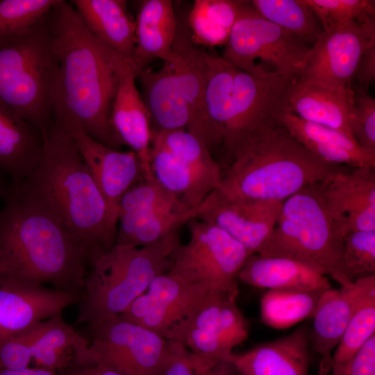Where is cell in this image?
<instances>
[{"instance_id":"6da1fadb","label":"cell","mask_w":375,"mask_h":375,"mask_svg":"<svg viewBox=\"0 0 375 375\" xmlns=\"http://www.w3.org/2000/svg\"><path fill=\"white\" fill-rule=\"evenodd\" d=\"M59 62L53 123L76 126L103 145L121 150L111 124L118 86L117 52L92 35L71 3L57 0L47 13Z\"/></svg>"},{"instance_id":"7a4b0ae2","label":"cell","mask_w":375,"mask_h":375,"mask_svg":"<svg viewBox=\"0 0 375 375\" xmlns=\"http://www.w3.org/2000/svg\"><path fill=\"white\" fill-rule=\"evenodd\" d=\"M43 137L35 169L23 181L12 183L62 224L92 264L115 244L106 201L71 133L53 124Z\"/></svg>"},{"instance_id":"3957f363","label":"cell","mask_w":375,"mask_h":375,"mask_svg":"<svg viewBox=\"0 0 375 375\" xmlns=\"http://www.w3.org/2000/svg\"><path fill=\"white\" fill-rule=\"evenodd\" d=\"M2 199L0 283H47L81 297L89 262L83 250L56 218L12 182Z\"/></svg>"},{"instance_id":"277c9868","label":"cell","mask_w":375,"mask_h":375,"mask_svg":"<svg viewBox=\"0 0 375 375\" xmlns=\"http://www.w3.org/2000/svg\"><path fill=\"white\" fill-rule=\"evenodd\" d=\"M340 171L342 165L319 160L280 124L260 133L222 170L215 192L217 201L283 202Z\"/></svg>"},{"instance_id":"5b68a950","label":"cell","mask_w":375,"mask_h":375,"mask_svg":"<svg viewBox=\"0 0 375 375\" xmlns=\"http://www.w3.org/2000/svg\"><path fill=\"white\" fill-rule=\"evenodd\" d=\"M47 13L24 31L0 36V108L43 136L53 124L59 74Z\"/></svg>"},{"instance_id":"8992f818","label":"cell","mask_w":375,"mask_h":375,"mask_svg":"<svg viewBox=\"0 0 375 375\" xmlns=\"http://www.w3.org/2000/svg\"><path fill=\"white\" fill-rule=\"evenodd\" d=\"M178 233L149 247L115 244L92 262L81 294L77 323L88 326L121 315L157 276L166 273Z\"/></svg>"},{"instance_id":"52a82bcc","label":"cell","mask_w":375,"mask_h":375,"mask_svg":"<svg viewBox=\"0 0 375 375\" xmlns=\"http://www.w3.org/2000/svg\"><path fill=\"white\" fill-rule=\"evenodd\" d=\"M318 183L282 202L275 227L258 254L297 260L349 287L353 283L344 267L343 237L326 209Z\"/></svg>"},{"instance_id":"ba28073f","label":"cell","mask_w":375,"mask_h":375,"mask_svg":"<svg viewBox=\"0 0 375 375\" xmlns=\"http://www.w3.org/2000/svg\"><path fill=\"white\" fill-rule=\"evenodd\" d=\"M208 53L194 45L187 25L178 24L168 59L158 70L138 74L152 129L188 131L194 124L203 103Z\"/></svg>"},{"instance_id":"9c48e42d","label":"cell","mask_w":375,"mask_h":375,"mask_svg":"<svg viewBox=\"0 0 375 375\" xmlns=\"http://www.w3.org/2000/svg\"><path fill=\"white\" fill-rule=\"evenodd\" d=\"M295 76H260L234 66L212 155L228 166L260 133L281 124Z\"/></svg>"},{"instance_id":"30bf717a","label":"cell","mask_w":375,"mask_h":375,"mask_svg":"<svg viewBox=\"0 0 375 375\" xmlns=\"http://www.w3.org/2000/svg\"><path fill=\"white\" fill-rule=\"evenodd\" d=\"M311 47L253 8L233 26L221 57L254 75L299 78Z\"/></svg>"},{"instance_id":"8fae6325","label":"cell","mask_w":375,"mask_h":375,"mask_svg":"<svg viewBox=\"0 0 375 375\" xmlns=\"http://www.w3.org/2000/svg\"><path fill=\"white\" fill-rule=\"evenodd\" d=\"M189 222L190 240L174 250L167 273L187 283L238 294V274L249 256L247 250L210 222Z\"/></svg>"},{"instance_id":"7c38bea8","label":"cell","mask_w":375,"mask_h":375,"mask_svg":"<svg viewBox=\"0 0 375 375\" xmlns=\"http://www.w3.org/2000/svg\"><path fill=\"white\" fill-rule=\"evenodd\" d=\"M238 294L211 290L165 339L210 363L223 360L245 341L249 324L237 303Z\"/></svg>"},{"instance_id":"4fadbf2b","label":"cell","mask_w":375,"mask_h":375,"mask_svg":"<svg viewBox=\"0 0 375 375\" xmlns=\"http://www.w3.org/2000/svg\"><path fill=\"white\" fill-rule=\"evenodd\" d=\"M88 327V365H101L124 375H162L170 356L169 341L162 336L121 315Z\"/></svg>"},{"instance_id":"5bb4252c","label":"cell","mask_w":375,"mask_h":375,"mask_svg":"<svg viewBox=\"0 0 375 375\" xmlns=\"http://www.w3.org/2000/svg\"><path fill=\"white\" fill-rule=\"evenodd\" d=\"M374 43L375 17L324 31L308 52L298 79L351 88L363 52Z\"/></svg>"},{"instance_id":"9a60e30c","label":"cell","mask_w":375,"mask_h":375,"mask_svg":"<svg viewBox=\"0 0 375 375\" xmlns=\"http://www.w3.org/2000/svg\"><path fill=\"white\" fill-rule=\"evenodd\" d=\"M64 128L74 138L106 201L108 229L115 240L120 200L131 186L144 179L140 161L132 150L122 151L109 148L76 126Z\"/></svg>"},{"instance_id":"2e32d148","label":"cell","mask_w":375,"mask_h":375,"mask_svg":"<svg viewBox=\"0 0 375 375\" xmlns=\"http://www.w3.org/2000/svg\"><path fill=\"white\" fill-rule=\"evenodd\" d=\"M374 169L355 167L318 183L326 209L343 238L353 232L375 231Z\"/></svg>"},{"instance_id":"e0dca14e","label":"cell","mask_w":375,"mask_h":375,"mask_svg":"<svg viewBox=\"0 0 375 375\" xmlns=\"http://www.w3.org/2000/svg\"><path fill=\"white\" fill-rule=\"evenodd\" d=\"M212 290L205 284H190L164 273L121 315L165 338Z\"/></svg>"},{"instance_id":"ac0fdd59","label":"cell","mask_w":375,"mask_h":375,"mask_svg":"<svg viewBox=\"0 0 375 375\" xmlns=\"http://www.w3.org/2000/svg\"><path fill=\"white\" fill-rule=\"evenodd\" d=\"M116 65L119 81L111 110V124L123 145L137 154L144 178L153 179L150 166L151 115L136 86L137 75L131 62L117 53Z\"/></svg>"},{"instance_id":"d6986e66","label":"cell","mask_w":375,"mask_h":375,"mask_svg":"<svg viewBox=\"0 0 375 375\" xmlns=\"http://www.w3.org/2000/svg\"><path fill=\"white\" fill-rule=\"evenodd\" d=\"M80 297L44 285L19 283H0V342L51 317Z\"/></svg>"},{"instance_id":"ffe728a7","label":"cell","mask_w":375,"mask_h":375,"mask_svg":"<svg viewBox=\"0 0 375 375\" xmlns=\"http://www.w3.org/2000/svg\"><path fill=\"white\" fill-rule=\"evenodd\" d=\"M307 325L242 353L231 352L230 362L238 375H308L310 364Z\"/></svg>"},{"instance_id":"44dd1931","label":"cell","mask_w":375,"mask_h":375,"mask_svg":"<svg viewBox=\"0 0 375 375\" xmlns=\"http://www.w3.org/2000/svg\"><path fill=\"white\" fill-rule=\"evenodd\" d=\"M281 204V201L254 199L217 201L199 218L225 231L250 256L258 253L269 238Z\"/></svg>"},{"instance_id":"7402d4cb","label":"cell","mask_w":375,"mask_h":375,"mask_svg":"<svg viewBox=\"0 0 375 375\" xmlns=\"http://www.w3.org/2000/svg\"><path fill=\"white\" fill-rule=\"evenodd\" d=\"M353 99L352 88L326 86L301 81L298 78L287 92L290 112L306 121L338 130L351 138L350 120Z\"/></svg>"},{"instance_id":"603a6c76","label":"cell","mask_w":375,"mask_h":375,"mask_svg":"<svg viewBox=\"0 0 375 375\" xmlns=\"http://www.w3.org/2000/svg\"><path fill=\"white\" fill-rule=\"evenodd\" d=\"M360 293L356 281L349 287L325 290L312 317L309 340L319 356V375H328L333 352L340 344L353 314Z\"/></svg>"},{"instance_id":"cb8c5ba5","label":"cell","mask_w":375,"mask_h":375,"mask_svg":"<svg viewBox=\"0 0 375 375\" xmlns=\"http://www.w3.org/2000/svg\"><path fill=\"white\" fill-rule=\"evenodd\" d=\"M282 125L319 160L333 165L375 168V153L362 149L345 133L306 121L288 111L281 116Z\"/></svg>"},{"instance_id":"d4e9b609","label":"cell","mask_w":375,"mask_h":375,"mask_svg":"<svg viewBox=\"0 0 375 375\" xmlns=\"http://www.w3.org/2000/svg\"><path fill=\"white\" fill-rule=\"evenodd\" d=\"M238 281L260 288L324 290L329 278L312 267L292 258L250 255L238 274Z\"/></svg>"},{"instance_id":"484cf974","label":"cell","mask_w":375,"mask_h":375,"mask_svg":"<svg viewBox=\"0 0 375 375\" xmlns=\"http://www.w3.org/2000/svg\"><path fill=\"white\" fill-rule=\"evenodd\" d=\"M135 22V48L132 67L138 76L154 59H168L178 22L170 0L142 1Z\"/></svg>"},{"instance_id":"4316f807","label":"cell","mask_w":375,"mask_h":375,"mask_svg":"<svg viewBox=\"0 0 375 375\" xmlns=\"http://www.w3.org/2000/svg\"><path fill=\"white\" fill-rule=\"evenodd\" d=\"M90 341L64 319L62 313L42 321L32 347L35 367L53 372L88 365Z\"/></svg>"},{"instance_id":"83f0119b","label":"cell","mask_w":375,"mask_h":375,"mask_svg":"<svg viewBox=\"0 0 375 375\" xmlns=\"http://www.w3.org/2000/svg\"><path fill=\"white\" fill-rule=\"evenodd\" d=\"M85 27L132 64L135 48V22L124 0L70 1Z\"/></svg>"},{"instance_id":"f1b7e54d","label":"cell","mask_w":375,"mask_h":375,"mask_svg":"<svg viewBox=\"0 0 375 375\" xmlns=\"http://www.w3.org/2000/svg\"><path fill=\"white\" fill-rule=\"evenodd\" d=\"M42 133L29 122L0 108V170L11 182L25 180L42 154Z\"/></svg>"},{"instance_id":"f546056e","label":"cell","mask_w":375,"mask_h":375,"mask_svg":"<svg viewBox=\"0 0 375 375\" xmlns=\"http://www.w3.org/2000/svg\"><path fill=\"white\" fill-rule=\"evenodd\" d=\"M215 191L197 207L185 210H160L131 219H119L115 244L149 247L157 245L178 233L184 224L199 217L216 205Z\"/></svg>"},{"instance_id":"4dcf8cb0","label":"cell","mask_w":375,"mask_h":375,"mask_svg":"<svg viewBox=\"0 0 375 375\" xmlns=\"http://www.w3.org/2000/svg\"><path fill=\"white\" fill-rule=\"evenodd\" d=\"M150 166L153 178L190 208L197 207L217 186L190 164L151 142Z\"/></svg>"},{"instance_id":"1f68e13d","label":"cell","mask_w":375,"mask_h":375,"mask_svg":"<svg viewBox=\"0 0 375 375\" xmlns=\"http://www.w3.org/2000/svg\"><path fill=\"white\" fill-rule=\"evenodd\" d=\"M253 9L251 1L195 0L188 17L193 40L203 46H224L235 24Z\"/></svg>"},{"instance_id":"d6a6232c","label":"cell","mask_w":375,"mask_h":375,"mask_svg":"<svg viewBox=\"0 0 375 375\" xmlns=\"http://www.w3.org/2000/svg\"><path fill=\"white\" fill-rule=\"evenodd\" d=\"M324 290L269 289L261 297V319L272 328L285 329L312 318Z\"/></svg>"},{"instance_id":"836d02e7","label":"cell","mask_w":375,"mask_h":375,"mask_svg":"<svg viewBox=\"0 0 375 375\" xmlns=\"http://www.w3.org/2000/svg\"><path fill=\"white\" fill-rule=\"evenodd\" d=\"M251 5L265 19L312 47L324 32L304 0H253Z\"/></svg>"},{"instance_id":"e575fe53","label":"cell","mask_w":375,"mask_h":375,"mask_svg":"<svg viewBox=\"0 0 375 375\" xmlns=\"http://www.w3.org/2000/svg\"><path fill=\"white\" fill-rule=\"evenodd\" d=\"M357 281L359 296L344 335L333 353L331 364L348 360L375 335V275Z\"/></svg>"},{"instance_id":"d590c367","label":"cell","mask_w":375,"mask_h":375,"mask_svg":"<svg viewBox=\"0 0 375 375\" xmlns=\"http://www.w3.org/2000/svg\"><path fill=\"white\" fill-rule=\"evenodd\" d=\"M151 142L167 149L190 164L212 182L217 190L220 188L222 169L206 146L194 135L186 130L152 129Z\"/></svg>"},{"instance_id":"8d00e7d4","label":"cell","mask_w":375,"mask_h":375,"mask_svg":"<svg viewBox=\"0 0 375 375\" xmlns=\"http://www.w3.org/2000/svg\"><path fill=\"white\" fill-rule=\"evenodd\" d=\"M175 195L165 189L153 178L143 179L131 186L120 200L118 220L131 219L160 210H185Z\"/></svg>"},{"instance_id":"74e56055","label":"cell","mask_w":375,"mask_h":375,"mask_svg":"<svg viewBox=\"0 0 375 375\" xmlns=\"http://www.w3.org/2000/svg\"><path fill=\"white\" fill-rule=\"evenodd\" d=\"M319 19L323 31L362 23L375 17V1L371 0H304Z\"/></svg>"},{"instance_id":"f35d334b","label":"cell","mask_w":375,"mask_h":375,"mask_svg":"<svg viewBox=\"0 0 375 375\" xmlns=\"http://www.w3.org/2000/svg\"><path fill=\"white\" fill-rule=\"evenodd\" d=\"M343 263L353 283L375 275V231L353 232L344 237Z\"/></svg>"},{"instance_id":"ab89813d","label":"cell","mask_w":375,"mask_h":375,"mask_svg":"<svg viewBox=\"0 0 375 375\" xmlns=\"http://www.w3.org/2000/svg\"><path fill=\"white\" fill-rule=\"evenodd\" d=\"M57 0H0V36L24 31L40 22Z\"/></svg>"},{"instance_id":"60d3db41","label":"cell","mask_w":375,"mask_h":375,"mask_svg":"<svg viewBox=\"0 0 375 375\" xmlns=\"http://www.w3.org/2000/svg\"><path fill=\"white\" fill-rule=\"evenodd\" d=\"M169 343L170 356L162 375H238L235 367L226 360L210 363L180 344L171 341Z\"/></svg>"},{"instance_id":"b9f144b4","label":"cell","mask_w":375,"mask_h":375,"mask_svg":"<svg viewBox=\"0 0 375 375\" xmlns=\"http://www.w3.org/2000/svg\"><path fill=\"white\" fill-rule=\"evenodd\" d=\"M354 92L350 129L353 139L365 150L375 153V99L359 86Z\"/></svg>"},{"instance_id":"7bdbcfd3","label":"cell","mask_w":375,"mask_h":375,"mask_svg":"<svg viewBox=\"0 0 375 375\" xmlns=\"http://www.w3.org/2000/svg\"><path fill=\"white\" fill-rule=\"evenodd\" d=\"M40 324L0 342V368L20 369L30 367Z\"/></svg>"},{"instance_id":"ee69618b","label":"cell","mask_w":375,"mask_h":375,"mask_svg":"<svg viewBox=\"0 0 375 375\" xmlns=\"http://www.w3.org/2000/svg\"><path fill=\"white\" fill-rule=\"evenodd\" d=\"M331 375H375V335L350 358L332 363Z\"/></svg>"},{"instance_id":"f6af8a7d","label":"cell","mask_w":375,"mask_h":375,"mask_svg":"<svg viewBox=\"0 0 375 375\" xmlns=\"http://www.w3.org/2000/svg\"><path fill=\"white\" fill-rule=\"evenodd\" d=\"M358 86L368 90L369 85L375 79V43L370 44L363 52L353 81Z\"/></svg>"},{"instance_id":"bcb514c9","label":"cell","mask_w":375,"mask_h":375,"mask_svg":"<svg viewBox=\"0 0 375 375\" xmlns=\"http://www.w3.org/2000/svg\"><path fill=\"white\" fill-rule=\"evenodd\" d=\"M62 375H124L108 367L92 364L69 367L62 371Z\"/></svg>"},{"instance_id":"7dc6e473","label":"cell","mask_w":375,"mask_h":375,"mask_svg":"<svg viewBox=\"0 0 375 375\" xmlns=\"http://www.w3.org/2000/svg\"><path fill=\"white\" fill-rule=\"evenodd\" d=\"M0 375H56L55 372L42 367H26L20 369L0 368Z\"/></svg>"},{"instance_id":"c3c4849f","label":"cell","mask_w":375,"mask_h":375,"mask_svg":"<svg viewBox=\"0 0 375 375\" xmlns=\"http://www.w3.org/2000/svg\"><path fill=\"white\" fill-rule=\"evenodd\" d=\"M3 174H5L0 170V198L3 197L8 185L5 181Z\"/></svg>"}]
</instances>
